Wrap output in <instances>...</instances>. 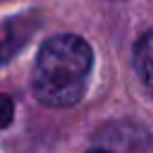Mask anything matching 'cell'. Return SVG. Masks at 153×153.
Wrapping results in <instances>:
<instances>
[{"instance_id": "obj_1", "label": "cell", "mask_w": 153, "mask_h": 153, "mask_svg": "<svg viewBox=\"0 0 153 153\" xmlns=\"http://www.w3.org/2000/svg\"><path fill=\"white\" fill-rule=\"evenodd\" d=\"M93 67L91 45L74 33H57L43 41L31 72L33 96L50 108H69L86 93Z\"/></svg>"}, {"instance_id": "obj_2", "label": "cell", "mask_w": 153, "mask_h": 153, "mask_svg": "<svg viewBox=\"0 0 153 153\" xmlns=\"http://www.w3.org/2000/svg\"><path fill=\"white\" fill-rule=\"evenodd\" d=\"M134 69L143 86L153 93V31L143 33L134 45Z\"/></svg>"}, {"instance_id": "obj_3", "label": "cell", "mask_w": 153, "mask_h": 153, "mask_svg": "<svg viewBox=\"0 0 153 153\" xmlns=\"http://www.w3.org/2000/svg\"><path fill=\"white\" fill-rule=\"evenodd\" d=\"M12 117H14V103L10 96L0 93V129H5L12 122Z\"/></svg>"}, {"instance_id": "obj_4", "label": "cell", "mask_w": 153, "mask_h": 153, "mask_svg": "<svg viewBox=\"0 0 153 153\" xmlns=\"http://www.w3.org/2000/svg\"><path fill=\"white\" fill-rule=\"evenodd\" d=\"M91 153H115L112 148H96V151H91Z\"/></svg>"}]
</instances>
